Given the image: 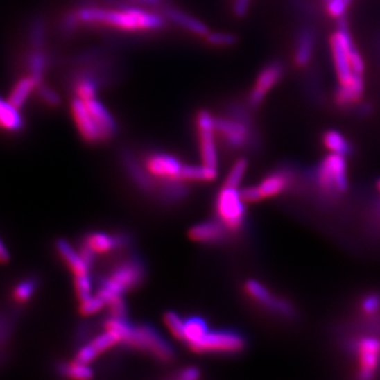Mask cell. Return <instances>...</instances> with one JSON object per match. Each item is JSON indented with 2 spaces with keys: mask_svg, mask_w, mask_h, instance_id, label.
I'll use <instances>...</instances> for the list:
<instances>
[{
  "mask_svg": "<svg viewBox=\"0 0 380 380\" xmlns=\"http://www.w3.org/2000/svg\"><path fill=\"white\" fill-rule=\"evenodd\" d=\"M38 85H40V83L33 76H29L27 78H21V80H18L17 84L12 89L11 94L9 96V102L13 104L14 106L17 107L18 109L21 108L26 104V102L29 100L32 92L37 89Z\"/></svg>",
  "mask_w": 380,
  "mask_h": 380,
  "instance_id": "cell-25",
  "label": "cell"
},
{
  "mask_svg": "<svg viewBox=\"0 0 380 380\" xmlns=\"http://www.w3.org/2000/svg\"><path fill=\"white\" fill-rule=\"evenodd\" d=\"M327 1H329V0H325V3H327Z\"/></svg>",
  "mask_w": 380,
  "mask_h": 380,
  "instance_id": "cell-50",
  "label": "cell"
},
{
  "mask_svg": "<svg viewBox=\"0 0 380 380\" xmlns=\"http://www.w3.org/2000/svg\"><path fill=\"white\" fill-rule=\"evenodd\" d=\"M185 321L180 315L175 314L173 312L166 313L165 316H164V322H165L167 329L171 331L173 336L182 341L184 339Z\"/></svg>",
  "mask_w": 380,
  "mask_h": 380,
  "instance_id": "cell-31",
  "label": "cell"
},
{
  "mask_svg": "<svg viewBox=\"0 0 380 380\" xmlns=\"http://www.w3.org/2000/svg\"><path fill=\"white\" fill-rule=\"evenodd\" d=\"M131 3L141 7L149 8V9H163L167 6L166 0H130Z\"/></svg>",
  "mask_w": 380,
  "mask_h": 380,
  "instance_id": "cell-45",
  "label": "cell"
},
{
  "mask_svg": "<svg viewBox=\"0 0 380 380\" xmlns=\"http://www.w3.org/2000/svg\"><path fill=\"white\" fill-rule=\"evenodd\" d=\"M359 361V377L370 379L373 377L380 359V340L373 337L361 339L357 345Z\"/></svg>",
  "mask_w": 380,
  "mask_h": 380,
  "instance_id": "cell-13",
  "label": "cell"
},
{
  "mask_svg": "<svg viewBox=\"0 0 380 380\" xmlns=\"http://www.w3.org/2000/svg\"><path fill=\"white\" fill-rule=\"evenodd\" d=\"M351 3L352 0H329L327 1V10L331 17L341 18Z\"/></svg>",
  "mask_w": 380,
  "mask_h": 380,
  "instance_id": "cell-38",
  "label": "cell"
},
{
  "mask_svg": "<svg viewBox=\"0 0 380 380\" xmlns=\"http://www.w3.org/2000/svg\"><path fill=\"white\" fill-rule=\"evenodd\" d=\"M288 185H290V178L288 175L282 171H277L264 178L257 187L261 198L264 200L280 195L288 187Z\"/></svg>",
  "mask_w": 380,
  "mask_h": 380,
  "instance_id": "cell-22",
  "label": "cell"
},
{
  "mask_svg": "<svg viewBox=\"0 0 380 380\" xmlns=\"http://www.w3.org/2000/svg\"><path fill=\"white\" fill-rule=\"evenodd\" d=\"M246 171H248V161L244 157H240L232 166L223 185L239 187L244 175H245Z\"/></svg>",
  "mask_w": 380,
  "mask_h": 380,
  "instance_id": "cell-29",
  "label": "cell"
},
{
  "mask_svg": "<svg viewBox=\"0 0 380 380\" xmlns=\"http://www.w3.org/2000/svg\"><path fill=\"white\" fill-rule=\"evenodd\" d=\"M201 377V372L195 367H187L180 371L177 378L182 380H197Z\"/></svg>",
  "mask_w": 380,
  "mask_h": 380,
  "instance_id": "cell-46",
  "label": "cell"
},
{
  "mask_svg": "<svg viewBox=\"0 0 380 380\" xmlns=\"http://www.w3.org/2000/svg\"><path fill=\"white\" fill-rule=\"evenodd\" d=\"M226 230L220 221L203 222L190 228L188 236L198 243H215L223 239Z\"/></svg>",
  "mask_w": 380,
  "mask_h": 380,
  "instance_id": "cell-18",
  "label": "cell"
},
{
  "mask_svg": "<svg viewBox=\"0 0 380 380\" xmlns=\"http://www.w3.org/2000/svg\"><path fill=\"white\" fill-rule=\"evenodd\" d=\"M315 49V37L310 29H304L297 37L294 60L297 66L305 67L312 60Z\"/></svg>",
  "mask_w": 380,
  "mask_h": 380,
  "instance_id": "cell-23",
  "label": "cell"
},
{
  "mask_svg": "<svg viewBox=\"0 0 380 380\" xmlns=\"http://www.w3.org/2000/svg\"><path fill=\"white\" fill-rule=\"evenodd\" d=\"M377 188H378V190H379V193H380V180H379V181H378Z\"/></svg>",
  "mask_w": 380,
  "mask_h": 380,
  "instance_id": "cell-49",
  "label": "cell"
},
{
  "mask_svg": "<svg viewBox=\"0 0 380 380\" xmlns=\"http://www.w3.org/2000/svg\"><path fill=\"white\" fill-rule=\"evenodd\" d=\"M93 0H84V6H92Z\"/></svg>",
  "mask_w": 380,
  "mask_h": 380,
  "instance_id": "cell-48",
  "label": "cell"
},
{
  "mask_svg": "<svg viewBox=\"0 0 380 380\" xmlns=\"http://www.w3.org/2000/svg\"><path fill=\"white\" fill-rule=\"evenodd\" d=\"M124 244L122 236H110L105 232H92L85 239L84 246L88 248L93 254H108L114 248H120Z\"/></svg>",
  "mask_w": 380,
  "mask_h": 380,
  "instance_id": "cell-19",
  "label": "cell"
},
{
  "mask_svg": "<svg viewBox=\"0 0 380 380\" xmlns=\"http://www.w3.org/2000/svg\"><path fill=\"white\" fill-rule=\"evenodd\" d=\"M64 373L72 379L86 380L93 377V372L89 365L80 363L76 359L64 368Z\"/></svg>",
  "mask_w": 380,
  "mask_h": 380,
  "instance_id": "cell-32",
  "label": "cell"
},
{
  "mask_svg": "<svg viewBox=\"0 0 380 380\" xmlns=\"http://www.w3.org/2000/svg\"><path fill=\"white\" fill-rule=\"evenodd\" d=\"M71 114L80 137L89 144H98L105 141L102 129L94 120L85 101L74 96L70 103Z\"/></svg>",
  "mask_w": 380,
  "mask_h": 380,
  "instance_id": "cell-11",
  "label": "cell"
},
{
  "mask_svg": "<svg viewBox=\"0 0 380 380\" xmlns=\"http://www.w3.org/2000/svg\"><path fill=\"white\" fill-rule=\"evenodd\" d=\"M215 126L217 135L232 149L243 148L252 137V123L241 122L228 115L216 116Z\"/></svg>",
  "mask_w": 380,
  "mask_h": 380,
  "instance_id": "cell-10",
  "label": "cell"
},
{
  "mask_svg": "<svg viewBox=\"0 0 380 380\" xmlns=\"http://www.w3.org/2000/svg\"><path fill=\"white\" fill-rule=\"evenodd\" d=\"M161 12L165 16L167 21L171 22L173 25L178 26L193 35L205 37L208 32L210 31L207 24H205L203 20L199 19L183 10L173 7V6H165Z\"/></svg>",
  "mask_w": 380,
  "mask_h": 380,
  "instance_id": "cell-14",
  "label": "cell"
},
{
  "mask_svg": "<svg viewBox=\"0 0 380 380\" xmlns=\"http://www.w3.org/2000/svg\"><path fill=\"white\" fill-rule=\"evenodd\" d=\"M215 115L207 109H201L196 115L198 137H199L200 155L202 164L218 169L217 131L215 126Z\"/></svg>",
  "mask_w": 380,
  "mask_h": 380,
  "instance_id": "cell-7",
  "label": "cell"
},
{
  "mask_svg": "<svg viewBox=\"0 0 380 380\" xmlns=\"http://www.w3.org/2000/svg\"><path fill=\"white\" fill-rule=\"evenodd\" d=\"M355 48L347 24L345 20H341L338 30L331 37V55L340 84H347L356 74L351 64V52Z\"/></svg>",
  "mask_w": 380,
  "mask_h": 380,
  "instance_id": "cell-5",
  "label": "cell"
},
{
  "mask_svg": "<svg viewBox=\"0 0 380 380\" xmlns=\"http://www.w3.org/2000/svg\"><path fill=\"white\" fill-rule=\"evenodd\" d=\"M74 286H76V295H78L80 301L92 296V282H91L89 275L74 277Z\"/></svg>",
  "mask_w": 380,
  "mask_h": 380,
  "instance_id": "cell-36",
  "label": "cell"
},
{
  "mask_svg": "<svg viewBox=\"0 0 380 380\" xmlns=\"http://www.w3.org/2000/svg\"><path fill=\"white\" fill-rule=\"evenodd\" d=\"M240 193H241V198L245 203H257V202L262 200L257 186L244 188V189L240 190Z\"/></svg>",
  "mask_w": 380,
  "mask_h": 380,
  "instance_id": "cell-43",
  "label": "cell"
},
{
  "mask_svg": "<svg viewBox=\"0 0 380 380\" xmlns=\"http://www.w3.org/2000/svg\"><path fill=\"white\" fill-rule=\"evenodd\" d=\"M323 144L331 153L347 157L352 151L349 141L343 133L337 130H329L323 135Z\"/></svg>",
  "mask_w": 380,
  "mask_h": 380,
  "instance_id": "cell-27",
  "label": "cell"
},
{
  "mask_svg": "<svg viewBox=\"0 0 380 380\" xmlns=\"http://www.w3.org/2000/svg\"><path fill=\"white\" fill-rule=\"evenodd\" d=\"M104 306H106L104 299L98 296V294L95 296L92 295L89 298L80 301V314L85 315V316H90V315L98 314Z\"/></svg>",
  "mask_w": 380,
  "mask_h": 380,
  "instance_id": "cell-34",
  "label": "cell"
},
{
  "mask_svg": "<svg viewBox=\"0 0 380 380\" xmlns=\"http://www.w3.org/2000/svg\"><path fill=\"white\" fill-rule=\"evenodd\" d=\"M319 187L327 193H343L347 188L345 157L331 153L325 157L317 171Z\"/></svg>",
  "mask_w": 380,
  "mask_h": 380,
  "instance_id": "cell-6",
  "label": "cell"
},
{
  "mask_svg": "<svg viewBox=\"0 0 380 380\" xmlns=\"http://www.w3.org/2000/svg\"><path fill=\"white\" fill-rule=\"evenodd\" d=\"M122 343L121 341L120 336L115 334L113 331H107L105 329L103 334L98 335L95 337L92 341L88 343V345L83 347L80 351L78 352L76 356V361H80V363H92L98 355L104 353V352L108 351L111 347L114 345H119Z\"/></svg>",
  "mask_w": 380,
  "mask_h": 380,
  "instance_id": "cell-16",
  "label": "cell"
},
{
  "mask_svg": "<svg viewBox=\"0 0 380 380\" xmlns=\"http://www.w3.org/2000/svg\"><path fill=\"white\" fill-rule=\"evenodd\" d=\"M207 331V325L203 319L197 318V317L188 319L185 321L183 341L187 343L188 347H189L200 340Z\"/></svg>",
  "mask_w": 380,
  "mask_h": 380,
  "instance_id": "cell-28",
  "label": "cell"
},
{
  "mask_svg": "<svg viewBox=\"0 0 380 380\" xmlns=\"http://www.w3.org/2000/svg\"><path fill=\"white\" fill-rule=\"evenodd\" d=\"M76 11L82 25L106 26L122 31H161L167 25L162 12L139 5L124 3L116 9L83 6Z\"/></svg>",
  "mask_w": 380,
  "mask_h": 380,
  "instance_id": "cell-1",
  "label": "cell"
},
{
  "mask_svg": "<svg viewBox=\"0 0 380 380\" xmlns=\"http://www.w3.org/2000/svg\"><path fill=\"white\" fill-rule=\"evenodd\" d=\"M245 341L238 333L232 331H208L197 343L189 345L196 353H239Z\"/></svg>",
  "mask_w": 380,
  "mask_h": 380,
  "instance_id": "cell-8",
  "label": "cell"
},
{
  "mask_svg": "<svg viewBox=\"0 0 380 380\" xmlns=\"http://www.w3.org/2000/svg\"><path fill=\"white\" fill-rule=\"evenodd\" d=\"M218 177V169L204 165H184L182 180L184 182H211Z\"/></svg>",
  "mask_w": 380,
  "mask_h": 380,
  "instance_id": "cell-26",
  "label": "cell"
},
{
  "mask_svg": "<svg viewBox=\"0 0 380 380\" xmlns=\"http://www.w3.org/2000/svg\"><path fill=\"white\" fill-rule=\"evenodd\" d=\"M9 260V254H8L7 250H6L3 244L0 242V262H7Z\"/></svg>",
  "mask_w": 380,
  "mask_h": 380,
  "instance_id": "cell-47",
  "label": "cell"
},
{
  "mask_svg": "<svg viewBox=\"0 0 380 380\" xmlns=\"http://www.w3.org/2000/svg\"><path fill=\"white\" fill-rule=\"evenodd\" d=\"M216 211L226 230H239L245 218V202L241 198L240 190L232 186H222L216 200Z\"/></svg>",
  "mask_w": 380,
  "mask_h": 380,
  "instance_id": "cell-3",
  "label": "cell"
},
{
  "mask_svg": "<svg viewBox=\"0 0 380 380\" xmlns=\"http://www.w3.org/2000/svg\"><path fill=\"white\" fill-rule=\"evenodd\" d=\"M38 94H40V98L44 104L48 105L50 107H58L62 104V98L58 94V91L54 90L52 87L48 86V85L40 83L37 86Z\"/></svg>",
  "mask_w": 380,
  "mask_h": 380,
  "instance_id": "cell-35",
  "label": "cell"
},
{
  "mask_svg": "<svg viewBox=\"0 0 380 380\" xmlns=\"http://www.w3.org/2000/svg\"><path fill=\"white\" fill-rule=\"evenodd\" d=\"M206 42L210 46L217 48H227L232 46L238 42V37L234 33L222 31H209L205 36Z\"/></svg>",
  "mask_w": 380,
  "mask_h": 380,
  "instance_id": "cell-30",
  "label": "cell"
},
{
  "mask_svg": "<svg viewBox=\"0 0 380 380\" xmlns=\"http://www.w3.org/2000/svg\"><path fill=\"white\" fill-rule=\"evenodd\" d=\"M365 91V80L363 74H355L354 78L347 84H340L337 89L336 98L337 104L340 106H349L361 101Z\"/></svg>",
  "mask_w": 380,
  "mask_h": 380,
  "instance_id": "cell-20",
  "label": "cell"
},
{
  "mask_svg": "<svg viewBox=\"0 0 380 380\" xmlns=\"http://www.w3.org/2000/svg\"><path fill=\"white\" fill-rule=\"evenodd\" d=\"M85 102H86L90 112L92 113L94 120L96 121L98 126L102 129L105 141H109V139L115 137L117 131H119V124H117L114 115L107 108L106 105L98 96L85 101Z\"/></svg>",
  "mask_w": 380,
  "mask_h": 380,
  "instance_id": "cell-17",
  "label": "cell"
},
{
  "mask_svg": "<svg viewBox=\"0 0 380 380\" xmlns=\"http://www.w3.org/2000/svg\"><path fill=\"white\" fill-rule=\"evenodd\" d=\"M245 292L250 298L254 299L256 302L260 303L264 306L268 307L270 310L280 314L288 316L292 314L293 307L290 303L283 299L275 297L262 283L256 280H248L245 283Z\"/></svg>",
  "mask_w": 380,
  "mask_h": 380,
  "instance_id": "cell-15",
  "label": "cell"
},
{
  "mask_svg": "<svg viewBox=\"0 0 380 380\" xmlns=\"http://www.w3.org/2000/svg\"><path fill=\"white\" fill-rule=\"evenodd\" d=\"M106 56V51H104V50L101 49V48H93V49L86 50L83 53H78L74 60L76 64L85 66V64H89L91 62H96V60H102Z\"/></svg>",
  "mask_w": 380,
  "mask_h": 380,
  "instance_id": "cell-37",
  "label": "cell"
},
{
  "mask_svg": "<svg viewBox=\"0 0 380 380\" xmlns=\"http://www.w3.org/2000/svg\"><path fill=\"white\" fill-rule=\"evenodd\" d=\"M34 290H35V283H34V281H24V282L18 284L15 292H14V297L19 302H25L33 294Z\"/></svg>",
  "mask_w": 380,
  "mask_h": 380,
  "instance_id": "cell-40",
  "label": "cell"
},
{
  "mask_svg": "<svg viewBox=\"0 0 380 380\" xmlns=\"http://www.w3.org/2000/svg\"><path fill=\"white\" fill-rule=\"evenodd\" d=\"M82 26L80 20H78L76 11H70L62 17V30L64 34H72L78 29V27Z\"/></svg>",
  "mask_w": 380,
  "mask_h": 380,
  "instance_id": "cell-41",
  "label": "cell"
},
{
  "mask_svg": "<svg viewBox=\"0 0 380 380\" xmlns=\"http://www.w3.org/2000/svg\"><path fill=\"white\" fill-rule=\"evenodd\" d=\"M185 164L175 155L165 153L149 155L144 162L145 169L153 180L161 181L165 185L171 182H184L182 171Z\"/></svg>",
  "mask_w": 380,
  "mask_h": 380,
  "instance_id": "cell-9",
  "label": "cell"
},
{
  "mask_svg": "<svg viewBox=\"0 0 380 380\" xmlns=\"http://www.w3.org/2000/svg\"><path fill=\"white\" fill-rule=\"evenodd\" d=\"M58 252L62 260L68 264L71 272L74 273V277L86 276L89 275L90 264L83 258L80 252H76L72 245L64 240H60L56 244Z\"/></svg>",
  "mask_w": 380,
  "mask_h": 380,
  "instance_id": "cell-21",
  "label": "cell"
},
{
  "mask_svg": "<svg viewBox=\"0 0 380 380\" xmlns=\"http://www.w3.org/2000/svg\"><path fill=\"white\" fill-rule=\"evenodd\" d=\"M363 312L368 316H373L380 311V296L377 294L369 295L361 303Z\"/></svg>",
  "mask_w": 380,
  "mask_h": 380,
  "instance_id": "cell-42",
  "label": "cell"
},
{
  "mask_svg": "<svg viewBox=\"0 0 380 380\" xmlns=\"http://www.w3.org/2000/svg\"><path fill=\"white\" fill-rule=\"evenodd\" d=\"M46 62L48 60H46V55L42 51L35 52L30 58L29 66L30 72H31L30 76H33L40 84L44 78V71L46 69Z\"/></svg>",
  "mask_w": 380,
  "mask_h": 380,
  "instance_id": "cell-33",
  "label": "cell"
},
{
  "mask_svg": "<svg viewBox=\"0 0 380 380\" xmlns=\"http://www.w3.org/2000/svg\"><path fill=\"white\" fill-rule=\"evenodd\" d=\"M123 343L141 351L148 352L161 361H169L173 357L171 345L165 339L162 338L155 329L148 325H131Z\"/></svg>",
  "mask_w": 380,
  "mask_h": 380,
  "instance_id": "cell-4",
  "label": "cell"
},
{
  "mask_svg": "<svg viewBox=\"0 0 380 380\" xmlns=\"http://www.w3.org/2000/svg\"><path fill=\"white\" fill-rule=\"evenodd\" d=\"M144 277V268L135 259L121 262L111 270L109 276L103 280L98 295L105 302L115 296H122L124 293L135 288Z\"/></svg>",
  "mask_w": 380,
  "mask_h": 380,
  "instance_id": "cell-2",
  "label": "cell"
},
{
  "mask_svg": "<svg viewBox=\"0 0 380 380\" xmlns=\"http://www.w3.org/2000/svg\"><path fill=\"white\" fill-rule=\"evenodd\" d=\"M252 0H234L232 12L236 17L242 18L248 14Z\"/></svg>",
  "mask_w": 380,
  "mask_h": 380,
  "instance_id": "cell-44",
  "label": "cell"
},
{
  "mask_svg": "<svg viewBox=\"0 0 380 380\" xmlns=\"http://www.w3.org/2000/svg\"><path fill=\"white\" fill-rule=\"evenodd\" d=\"M107 306L110 310L111 317L115 318H125L126 314V304L123 300L122 296H115L109 299L106 302Z\"/></svg>",
  "mask_w": 380,
  "mask_h": 380,
  "instance_id": "cell-39",
  "label": "cell"
},
{
  "mask_svg": "<svg viewBox=\"0 0 380 380\" xmlns=\"http://www.w3.org/2000/svg\"><path fill=\"white\" fill-rule=\"evenodd\" d=\"M284 68L278 62L266 64L257 76L254 88L248 94V104L250 108H258L266 100L268 91L272 90L282 78Z\"/></svg>",
  "mask_w": 380,
  "mask_h": 380,
  "instance_id": "cell-12",
  "label": "cell"
},
{
  "mask_svg": "<svg viewBox=\"0 0 380 380\" xmlns=\"http://www.w3.org/2000/svg\"><path fill=\"white\" fill-rule=\"evenodd\" d=\"M24 127V119L19 109L8 101L0 98V128L9 132H17Z\"/></svg>",
  "mask_w": 380,
  "mask_h": 380,
  "instance_id": "cell-24",
  "label": "cell"
}]
</instances>
